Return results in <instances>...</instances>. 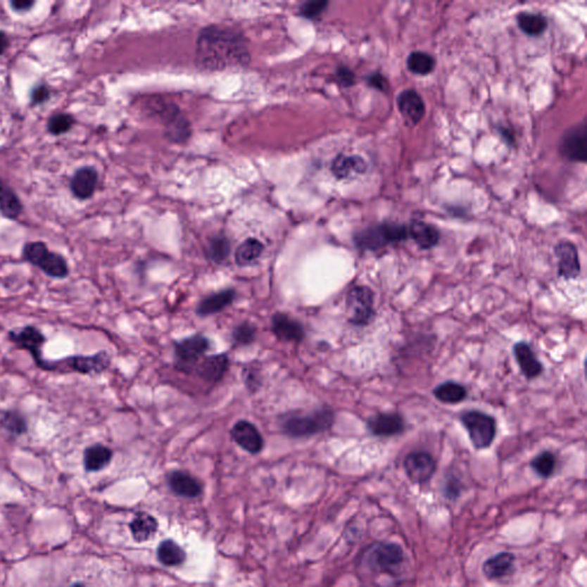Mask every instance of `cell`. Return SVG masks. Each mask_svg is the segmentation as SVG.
Here are the masks:
<instances>
[{
    "label": "cell",
    "instance_id": "obj_1",
    "mask_svg": "<svg viewBox=\"0 0 587 587\" xmlns=\"http://www.w3.org/2000/svg\"><path fill=\"white\" fill-rule=\"evenodd\" d=\"M195 61L203 70L242 67L251 61L244 34L225 25H208L198 34Z\"/></svg>",
    "mask_w": 587,
    "mask_h": 587
},
{
    "label": "cell",
    "instance_id": "obj_2",
    "mask_svg": "<svg viewBox=\"0 0 587 587\" xmlns=\"http://www.w3.org/2000/svg\"><path fill=\"white\" fill-rule=\"evenodd\" d=\"M334 412L329 408H322L310 413L289 415L282 427L284 433L291 437H309L324 433L334 424Z\"/></svg>",
    "mask_w": 587,
    "mask_h": 587
},
{
    "label": "cell",
    "instance_id": "obj_3",
    "mask_svg": "<svg viewBox=\"0 0 587 587\" xmlns=\"http://www.w3.org/2000/svg\"><path fill=\"white\" fill-rule=\"evenodd\" d=\"M404 562V552L402 547L393 543L380 541L375 543L365 550L362 557V564L370 572L377 574L395 575Z\"/></svg>",
    "mask_w": 587,
    "mask_h": 587
},
{
    "label": "cell",
    "instance_id": "obj_4",
    "mask_svg": "<svg viewBox=\"0 0 587 587\" xmlns=\"http://www.w3.org/2000/svg\"><path fill=\"white\" fill-rule=\"evenodd\" d=\"M408 236L406 226L399 224L384 223L372 226L355 233L353 236L355 247L364 251H377L388 244L405 241Z\"/></svg>",
    "mask_w": 587,
    "mask_h": 587
},
{
    "label": "cell",
    "instance_id": "obj_5",
    "mask_svg": "<svg viewBox=\"0 0 587 587\" xmlns=\"http://www.w3.org/2000/svg\"><path fill=\"white\" fill-rule=\"evenodd\" d=\"M22 256L28 263L42 270L50 278L65 279L68 277L69 266L67 260L60 253L51 251L44 242L25 244Z\"/></svg>",
    "mask_w": 587,
    "mask_h": 587
},
{
    "label": "cell",
    "instance_id": "obj_6",
    "mask_svg": "<svg viewBox=\"0 0 587 587\" xmlns=\"http://www.w3.org/2000/svg\"><path fill=\"white\" fill-rule=\"evenodd\" d=\"M111 365V357L106 351L93 355H71L58 362L47 360L45 371L72 372L80 374H100Z\"/></svg>",
    "mask_w": 587,
    "mask_h": 587
},
{
    "label": "cell",
    "instance_id": "obj_7",
    "mask_svg": "<svg viewBox=\"0 0 587 587\" xmlns=\"http://www.w3.org/2000/svg\"><path fill=\"white\" fill-rule=\"evenodd\" d=\"M346 305L350 324L365 327L374 318V293L370 287L351 288L346 296Z\"/></svg>",
    "mask_w": 587,
    "mask_h": 587
},
{
    "label": "cell",
    "instance_id": "obj_8",
    "mask_svg": "<svg viewBox=\"0 0 587 587\" xmlns=\"http://www.w3.org/2000/svg\"><path fill=\"white\" fill-rule=\"evenodd\" d=\"M460 420L468 431L474 448L483 450L491 446L497 433V424L491 415L479 411H468L461 415Z\"/></svg>",
    "mask_w": 587,
    "mask_h": 587
},
{
    "label": "cell",
    "instance_id": "obj_9",
    "mask_svg": "<svg viewBox=\"0 0 587 587\" xmlns=\"http://www.w3.org/2000/svg\"><path fill=\"white\" fill-rule=\"evenodd\" d=\"M154 112L161 118L165 125V134L171 141H186L191 136V124L182 116L179 108L173 103L158 102Z\"/></svg>",
    "mask_w": 587,
    "mask_h": 587
},
{
    "label": "cell",
    "instance_id": "obj_10",
    "mask_svg": "<svg viewBox=\"0 0 587 587\" xmlns=\"http://www.w3.org/2000/svg\"><path fill=\"white\" fill-rule=\"evenodd\" d=\"M8 337L13 343H15L21 349L27 350L38 367L45 371L47 360L43 358V346L46 342V339L37 327L28 324L20 329L8 332Z\"/></svg>",
    "mask_w": 587,
    "mask_h": 587
},
{
    "label": "cell",
    "instance_id": "obj_11",
    "mask_svg": "<svg viewBox=\"0 0 587 587\" xmlns=\"http://www.w3.org/2000/svg\"><path fill=\"white\" fill-rule=\"evenodd\" d=\"M210 343L207 337L196 334L180 341L175 346L177 368L189 372L198 362L203 353L209 349Z\"/></svg>",
    "mask_w": 587,
    "mask_h": 587
},
{
    "label": "cell",
    "instance_id": "obj_12",
    "mask_svg": "<svg viewBox=\"0 0 587 587\" xmlns=\"http://www.w3.org/2000/svg\"><path fill=\"white\" fill-rule=\"evenodd\" d=\"M560 152L574 162H585L587 158V127L586 124L572 127L563 134L560 142Z\"/></svg>",
    "mask_w": 587,
    "mask_h": 587
},
{
    "label": "cell",
    "instance_id": "obj_13",
    "mask_svg": "<svg viewBox=\"0 0 587 587\" xmlns=\"http://www.w3.org/2000/svg\"><path fill=\"white\" fill-rule=\"evenodd\" d=\"M404 469L412 482L415 484H424L435 474L436 461L427 452H412L404 460Z\"/></svg>",
    "mask_w": 587,
    "mask_h": 587
},
{
    "label": "cell",
    "instance_id": "obj_14",
    "mask_svg": "<svg viewBox=\"0 0 587 587\" xmlns=\"http://www.w3.org/2000/svg\"><path fill=\"white\" fill-rule=\"evenodd\" d=\"M555 256L557 258L559 277L570 280L581 274V264L575 244L568 241L560 242L555 247Z\"/></svg>",
    "mask_w": 587,
    "mask_h": 587
},
{
    "label": "cell",
    "instance_id": "obj_15",
    "mask_svg": "<svg viewBox=\"0 0 587 587\" xmlns=\"http://www.w3.org/2000/svg\"><path fill=\"white\" fill-rule=\"evenodd\" d=\"M234 442L251 455L263 450L264 439L256 427L246 420L238 421L231 430Z\"/></svg>",
    "mask_w": 587,
    "mask_h": 587
},
{
    "label": "cell",
    "instance_id": "obj_16",
    "mask_svg": "<svg viewBox=\"0 0 587 587\" xmlns=\"http://www.w3.org/2000/svg\"><path fill=\"white\" fill-rule=\"evenodd\" d=\"M367 429L379 437L400 435L405 429V422L398 413H379L368 419Z\"/></svg>",
    "mask_w": 587,
    "mask_h": 587
},
{
    "label": "cell",
    "instance_id": "obj_17",
    "mask_svg": "<svg viewBox=\"0 0 587 587\" xmlns=\"http://www.w3.org/2000/svg\"><path fill=\"white\" fill-rule=\"evenodd\" d=\"M397 106L403 118L413 125L420 123L426 114L424 100L415 90L403 91L397 98Z\"/></svg>",
    "mask_w": 587,
    "mask_h": 587
},
{
    "label": "cell",
    "instance_id": "obj_18",
    "mask_svg": "<svg viewBox=\"0 0 587 587\" xmlns=\"http://www.w3.org/2000/svg\"><path fill=\"white\" fill-rule=\"evenodd\" d=\"M98 180H99V176L94 168H81L71 178V192L78 200H87L96 192Z\"/></svg>",
    "mask_w": 587,
    "mask_h": 587
},
{
    "label": "cell",
    "instance_id": "obj_19",
    "mask_svg": "<svg viewBox=\"0 0 587 587\" xmlns=\"http://www.w3.org/2000/svg\"><path fill=\"white\" fill-rule=\"evenodd\" d=\"M271 328L279 340L286 342H301L305 335L303 326L284 313L273 315Z\"/></svg>",
    "mask_w": 587,
    "mask_h": 587
},
{
    "label": "cell",
    "instance_id": "obj_20",
    "mask_svg": "<svg viewBox=\"0 0 587 587\" xmlns=\"http://www.w3.org/2000/svg\"><path fill=\"white\" fill-rule=\"evenodd\" d=\"M332 172L339 179L359 176L367 170V163L358 155H337L332 162Z\"/></svg>",
    "mask_w": 587,
    "mask_h": 587
},
{
    "label": "cell",
    "instance_id": "obj_21",
    "mask_svg": "<svg viewBox=\"0 0 587 587\" xmlns=\"http://www.w3.org/2000/svg\"><path fill=\"white\" fill-rule=\"evenodd\" d=\"M229 360L226 353L220 355H209L198 362L196 373L198 377L206 381H220L223 379L227 368H229Z\"/></svg>",
    "mask_w": 587,
    "mask_h": 587
},
{
    "label": "cell",
    "instance_id": "obj_22",
    "mask_svg": "<svg viewBox=\"0 0 587 587\" xmlns=\"http://www.w3.org/2000/svg\"><path fill=\"white\" fill-rule=\"evenodd\" d=\"M168 482L171 490L180 497L196 498L202 493L200 481L186 472H172L168 477Z\"/></svg>",
    "mask_w": 587,
    "mask_h": 587
},
{
    "label": "cell",
    "instance_id": "obj_23",
    "mask_svg": "<svg viewBox=\"0 0 587 587\" xmlns=\"http://www.w3.org/2000/svg\"><path fill=\"white\" fill-rule=\"evenodd\" d=\"M514 355L517 358V364H519L523 375L531 380L535 377H539L543 371V366L541 362L538 360L535 353L532 351L531 348L526 342H519L517 346H514Z\"/></svg>",
    "mask_w": 587,
    "mask_h": 587
},
{
    "label": "cell",
    "instance_id": "obj_24",
    "mask_svg": "<svg viewBox=\"0 0 587 587\" xmlns=\"http://www.w3.org/2000/svg\"><path fill=\"white\" fill-rule=\"evenodd\" d=\"M408 229V235H411L415 244L422 249H430L438 244L441 236L438 229L426 222L413 220Z\"/></svg>",
    "mask_w": 587,
    "mask_h": 587
},
{
    "label": "cell",
    "instance_id": "obj_25",
    "mask_svg": "<svg viewBox=\"0 0 587 587\" xmlns=\"http://www.w3.org/2000/svg\"><path fill=\"white\" fill-rule=\"evenodd\" d=\"M514 562L515 557L513 554L503 552L486 560L483 564V574L488 579H499L513 572Z\"/></svg>",
    "mask_w": 587,
    "mask_h": 587
},
{
    "label": "cell",
    "instance_id": "obj_26",
    "mask_svg": "<svg viewBox=\"0 0 587 587\" xmlns=\"http://www.w3.org/2000/svg\"><path fill=\"white\" fill-rule=\"evenodd\" d=\"M113 459V451L102 444L89 446L84 451V467L87 472L96 473L105 469Z\"/></svg>",
    "mask_w": 587,
    "mask_h": 587
},
{
    "label": "cell",
    "instance_id": "obj_27",
    "mask_svg": "<svg viewBox=\"0 0 587 587\" xmlns=\"http://www.w3.org/2000/svg\"><path fill=\"white\" fill-rule=\"evenodd\" d=\"M234 300L235 291L233 289L218 291V293L204 297L198 304L196 311L200 315H213V313H220L222 310L231 305Z\"/></svg>",
    "mask_w": 587,
    "mask_h": 587
},
{
    "label": "cell",
    "instance_id": "obj_28",
    "mask_svg": "<svg viewBox=\"0 0 587 587\" xmlns=\"http://www.w3.org/2000/svg\"><path fill=\"white\" fill-rule=\"evenodd\" d=\"M158 521L152 515L146 513H139L132 522L130 523L132 537L137 543H144L155 535L158 531Z\"/></svg>",
    "mask_w": 587,
    "mask_h": 587
},
{
    "label": "cell",
    "instance_id": "obj_29",
    "mask_svg": "<svg viewBox=\"0 0 587 587\" xmlns=\"http://www.w3.org/2000/svg\"><path fill=\"white\" fill-rule=\"evenodd\" d=\"M22 208L18 195L0 179V213L10 220H16L21 215Z\"/></svg>",
    "mask_w": 587,
    "mask_h": 587
},
{
    "label": "cell",
    "instance_id": "obj_30",
    "mask_svg": "<svg viewBox=\"0 0 587 587\" xmlns=\"http://www.w3.org/2000/svg\"><path fill=\"white\" fill-rule=\"evenodd\" d=\"M263 244L257 239H247L235 251V262L240 266L251 265L263 253Z\"/></svg>",
    "mask_w": 587,
    "mask_h": 587
},
{
    "label": "cell",
    "instance_id": "obj_31",
    "mask_svg": "<svg viewBox=\"0 0 587 587\" xmlns=\"http://www.w3.org/2000/svg\"><path fill=\"white\" fill-rule=\"evenodd\" d=\"M517 20L519 29L524 34L532 36V37L543 34L546 30L547 25H548L545 16L531 12L519 13Z\"/></svg>",
    "mask_w": 587,
    "mask_h": 587
},
{
    "label": "cell",
    "instance_id": "obj_32",
    "mask_svg": "<svg viewBox=\"0 0 587 587\" xmlns=\"http://www.w3.org/2000/svg\"><path fill=\"white\" fill-rule=\"evenodd\" d=\"M0 428L14 437L25 435L28 431V422L25 415L16 410H10L0 417Z\"/></svg>",
    "mask_w": 587,
    "mask_h": 587
},
{
    "label": "cell",
    "instance_id": "obj_33",
    "mask_svg": "<svg viewBox=\"0 0 587 587\" xmlns=\"http://www.w3.org/2000/svg\"><path fill=\"white\" fill-rule=\"evenodd\" d=\"M434 396L443 403L457 404L464 400L467 397V390L464 386L448 381L446 384H439L434 389Z\"/></svg>",
    "mask_w": 587,
    "mask_h": 587
},
{
    "label": "cell",
    "instance_id": "obj_34",
    "mask_svg": "<svg viewBox=\"0 0 587 587\" xmlns=\"http://www.w3.org/2000/svg\"><path fill=\"white\" fill-rule=\"evenodd\" d=\"M158 557L164 566H178L186 560V553L173 541H164L158 548Z\"/></svg>",
    "mask_w": 587,
    "mask_h": 587
},
{
    "label": "cell",
    "instance_id": "obj_35",
    "mask_svg": "<svg viewBox=\"0 0 587 587\" xmlns=\"http://www.w3.org/2000/svg\"><path fill=\"white\" fill-rule=\"evenodd\" d=\"M435 65L434 56L421 51L412 52L408 58V70L415 75L426 76L435 69Z\"/></svg>",
    "mask_w": 587,
    "mask_h": 587
},
{
    "label": "cell",
    "instance_id": "obj_36",
    "mask_svg": "<svg viewBox=\"0 0 587 587\" xmlns=\"http://www.w3.org/2000/svg\"><path fill=\"white\" fill-rule=\"evenodd\" d=\"M555 466H557V459H555V455L550 451L541 452L531 461L532 469L544 479L552 476L555 470Z\"/></svg>",
    "mask_w": 587,
    "mask_h": 587
},
{
    "label": "cell",
    "instance_id": "obj_37",
    "mask_svg": "<svg viewBox=\"0 0 587 587\" xmlns=\"http://www.w3.org/2000/svg\"><path fill=\"white\" fill-rule=\"evenodd\" d=\"M229 251H231V246H229V240L224 236L213 239L208 248V255L216 263H223L224 260L229 257Z\"/></svg>",
    "mask_w": 587,
    "mask_h": 587
},
{
    "label": "cell",
    "instance_id": "obj_38",
    "mask_svg": "<svg viewBox=\"0 0 587 587\" xmlns=\"http://www.w3.org/2000/svg\"><path fill=\"white\" fill-rule=\"evenodd\" d=\"M75 120L71 115L65 113L53 115L47 123V130L54 136H60L63 133L68 132L71 127L74 125Z\"/></svg>",
    "mask_w": 587,
    "mask_h": 587
},
{
    "label": "cell",
    "instance_id": "obj_39",
    "mask_svg": "<svg viewBox=\"0 0 587 587\" xmlns=\"http://www.w3.org/2000/svg\"><path fill=\"white\" fill-rule=\"evenodd\" d=\"M232 337L235 343L248 346V344L253 343L256 337V327L249 322H244L235 328Z\"/></svg>",
    "mask_w": 587,
    "mask_h": 587
},
{
    "label": "cell",
    "instance_id": "obj_40",
    "mask_svg": "<svg viewBox=\"0 0 587 587\" xmlns=\"http://www.w3.org/2000/svg\"><path fill=\"white\" fill-rule=\"evenodd\" d=\"M327 1L324 0H313V1H306L302 6L300 7V14L306 19H315L318 16L322 15L324 10L327 8Z\"/></svg>",
    "mask_w": 587,
    "mask_h": 587
},
{
    "label": "cell",
    "instance_id": "obj_41",
    "mask_svg": "<svg viewBox=\"0 0 587 587\" xmlns=\"http://www.w3.org/2000/svg\"><path fill=\"white\" fill-rule=\"evenodd\" d=\"M51 96V91L46 85L41 84L31 91L30 100L32 105H42L44 102L49 101Z\"/></svg>",
    "mask_w": 587,
    "mask_h": 587
},
{
    "label": "cell",
    "instance_id": "obj_42",
    "mask_svg": "<svg viewBox=\"0 0 587 587\" xmlns=\"http://www.w3.org/2000/svg\"><path fill=\"white\" fill-rule=\"evenodd\" d=\"M244 382L248 388L251 390H256L260 386V374L258 371L251 366V368H246L244 372Z\"/></svg>",
    "mask_w": 587,
    "mask_h": 587
},
{
    "label": "cell",
    "instance_id": "obj_43",
    "mask_svg": "<svg viewBox=\"0 0 587 587\" xmlns=\"http://www.w3.org/2000/svg\"><path fill=\"white\" fill-rule=\"evenodd\" d=\"M366 82L373 89L382 91V92L386 90V77H384V75L380 74V72H373V74L370 75L366 78Z\"/></svg>",
    "mask_w": 587,
    "mask_h": 587
},
{
    "label": "cell",
    "instance_id": "obj_44",
    "mask_svg": "<svg viewBox=\"0 0 587 587\" xmlns=\"http://www.w3.org/2000/svg\"><path fill=\"white\" fill-rule=\"evenodd\" d=\"M337 80L343 87H351L355 84V75L346 67H340L336 71Z\"/></svg>",
    "mask_w": 587,
    "mask_h": 587
},
{
    "label": "cell",
    "instance_id": "obj_45",
    "mask_svg": "<svg viewBox=\"0 0 587 587\" xmlns=\"http://www.w3.org/2000/svg\"><path fill=\"white\" fill-rule=\"evenodd\" d=\"M34 1L31 0H13L11 1V7L16 12H25L34 6Z\"/></svg>",
    "mask_w": 587,
    "mask_h": 587
},
{
    "label": "cell",
    "instance_id": "obj_46",
    "mask_svg": "<svg viewBox=\"0 0 587 587\" xmlns=\"http://www.w3.org/2000/svg\"><path fill=\"white\" fill-rule=\"evenodd\" d=\"M459 483L457 479H448L446 483V495L448 498H455L460 493V490L457 488Z\"/></svg>",
    "mask_w": 587,
    "mask_h": 587
},
{
    "label": "cell",
    "instance_id": "obj_47",
    "mask_svg": "<svg viewBox=\"0 0 587 587\" xmlns=\"http://www.w3.org/2000/svg\"><path fill=\"white\" fill-rule=\"evenodd\" d=\"M8 45H10L8 36H7L6 32L0 30V56H3L5 51L8 49Z\"/></svg>",
    "mask_w": 587,
    "mask_h": 587
},
{
    "label": "cell",
    "instance_id": "obj_48",
    "mask_svg": "<svg viewBox=\"0 0 587 587\" xmlns=\"http://www.w3.org/2000/svg\"><path fill=\"white\" fill-rule=\"evenodd\" d=\"M72 587H85V586H84V585H82V584H76V585H74V586H72Z\"/></svg>",
    "mask_w": 587,
    "mask_h": 587
}]
</instances>
